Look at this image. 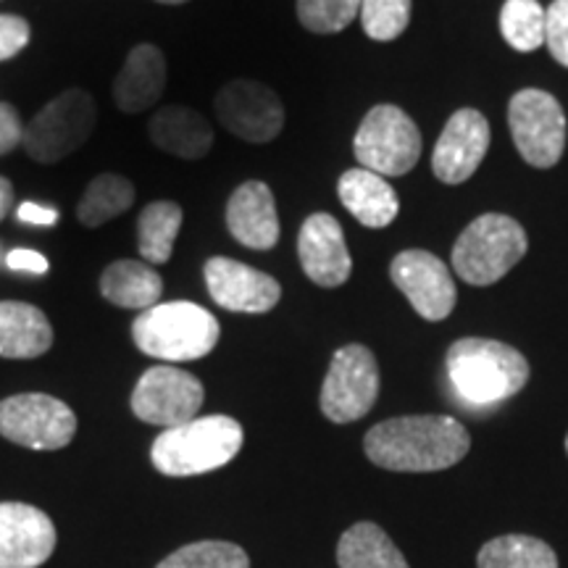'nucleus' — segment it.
<instances>
[{"label": "nucleus", "instance_id": "38", "mask_svg": "<svg viewBox=\"0 0 568 568\" xmlns=\"http://www.w3.org/2000/svg\"><path fill=\"white\" fill-rule=\"evenodd\" d=\"M159 3H166V6H180V3H187V0H159Z\"/></svg>", "mask_w": 568, "mask_h": 568}, {"label": "nucleus", "instance_id": "6", "mask_svg": "<svg viewBox=\"0 0 568 568\" xmlns=\"http://www.w3.org/2000/svg\"><path fill=\"white\" fill-rule=\"evenodd\" d=\"M98 124L95 98L88 90L71 88L48 101L42 109L24 124V140L21 148L34 163H59L77 153Z\"/></svg>", "mask_w": 568, "mask_h": 568}, {"label": "nucleus", "instance_id": "23", "mask_svg": "<svg viewBox=\"0 0 568 568\" xmlns=\"http://www.w3.org/2000/svg\"><path fill=\"white\" fill-rule=\"evenodd\" d=\"M101 295L116 308L148 311L161 303L163 280L145 261L119 258L103 268Z\"/></svg>", "mask_w": 568, "mask_h": 568}, {"label": "nucleus", "instance_id": "7", "mask_svg": "<svg viewBox=\"0 0 568 568\" xmlns=\"http://www.w3.org/2000/svg\"><path fill=\"white\" fill-rule=\"evenodd\" d=\"M422 132L406 111L379 103L366 113L353 138V153L361 169L379 176H403L422 159Z\"/></svg>", "mask_w": 568, "mask_h": 568}, {"label": "nucleus", "instance_id": "37", "mask_svg": "<svg viewBox=\"0 0 568 568\" xmlns=\"http://www.w3.org/2000/svg\"><path fill=\"white\" fill-rule=\"evenodd\" d=\"M17 203V193H13V184L9 176H0V222L13 211Z\"/></svg>", "mask_w": 568, "mask_h": 568}, {"label": "nucleus", "instance_id": "36", "mask_svg": "<svg viewBox=\"0 0 568 568\" xmlns=\"http://www.w3.org/2000/svg\"><path fill=\"white\" fill-rule=\"evenodd\" d=\"M17 219L19 222L32 224V226H55L59 224L61 213H59V209H53V205H45L38 201H24L17 209Z\"/></svg>", "mask_w": 568, "mask_h": 568}, {"label": "nucleus", "instance_id": "31", "mask_svg": "<svg viewBox=\"0 0 568 568\" xmlns=\"http://www.w3.org/2000/svg\"><path fill=\"white\" fill-rule=\"evenodd\" d=\"M410 0H364L361 24L376 42H389L408 30Z\"/></svg>", "mask_w": 568, "mask_h": 568}, {"label": "nucleus", "instance_id": "15", "mask_svg": "<svg viewBox=\"0 0 568 568\" xmlns=\"http://www.w3.org/2000/svg\"><path fill=\"white\" fill-rule=\"evenodd\" d=\"M489 151V122L477 109H458L447 119L432 153V172L443 184L471 180Z\"/></svg>", "mask_w": 568, "mask_h": 568}, {"label": "nucleus", "instance_id": "5", "mask_svg": "<svg viewBox=\"0 0 568 568\" xmlns=\"http://www.w3.org/2000/svg\"><path fill=\"white\" fill-rule=\"evenodd\" d=\"M529 251L527 230L506 213H481L453 245V272L471 287L500 282Z\"/></svg>", "mask_w": 568, "mask_h": 568}, {"label": "nucleus", "instance_id": "19", "mask_svg": "<svg viewBox=\"0 0 568 568\" xmlns=\"http://www.w3.org/2000/svg\"><path fill=\"white\" fill-rule=\"evenodd\" d=\"M169 84V63L161 48L142 42L134 45L113 80V105L138 116L159 105Z\"/></svg>", "mask_w": 568, "mask_h": 568}, {"label": "nucleus", "instance_id": "17", "mask_svg": "<svg viewBox=\"0 0 568 568\" xmlns=\"http://www.w3.org/2000/svg\"><path fill=\"white\" fill-rule=\"evenodd\" d=\"M55 527L40 508L0 503V568H38L53 556Z\"/></svg>", "mask_w": 568, "mask_h": 568}, {"label": "nucleus", "instance_id": "3", "mask_svg": "<svg viewBox=\"0 0 568 568\" xmlns=\"http://www.w3.org/2000/svg\"><path fill=\"white\" fill-rule=\"evenodd\" d=\"M222 326L203 305L190 301L159 303L140 311L132 324V339L140 353L163 364H184L209 355L219 343Z\"/></svg>", "mask_w": 568, "mask_h": 568}, {"label": "nucleus", "instance_id": "25", "mask_svg": "<svg viewBox=\"0 0 568 568\" xmlns=\"http://www.w3.org/2000/svg\"><path fill=\"white\" fill-rule=\"evenodd\" d=\"M184 211L174 201H153L138 216V253L151 266L169 264L180 237Z\"/></svg>", "mask_w": 568, "mask_h": 568}, {"label": "nucleus", "instance_id": "12", "mask_svg": "<svg viewBox=\"0 0 568 568\" xmlns=\"http://www.w3.org/2000/svg\"><path fill=\"white\" fill-rule=\"evenodd\" d=\"M213 111L234 138L264 145L284 130V105L272 88L258 80H232L213 98Z\"/></svg>", "mask_w": 568, "mask_h": 568}, {"label": "nucleus", "instance_id": "14", "mask_svg": "<svg viewBox=\"0 0 568 568\" xmlns=\"http://www.w3.org/2000/svg\"><path fill=\"white\" fill-rule=\"evenodd\" d=\"M203 276L211 301L232 314H268L282 297V284L272 274L226 255L205 261Z\"/></svg>", "mask_w": 568, "mask_h": 568}, {"label": "nucleus", "instance_id": "29", "mask_svg": "<svg viewBox=\"0 0 568 568\" xmlns=\"http://www.w3.org/2000/svg\"><path fill=\"white\" fill-rule=\"evenodd\" d=\"M155 568H251V558L234 542L203 539V542L184 545Z\"/></svg>", "mask_w": 568, "mask_h": 568}, {"label": "nucleus", "instance_id": "22", "mask_svg": "<svg viewBox=\"0 0 568 568\" xmlns=\"http://www.w3.org/2000/svg\"><path fill=\"white\" fill-rule=\"evenodd\" d=\"M53 326L45 311L24 301H0V355L11 361L40 358L51 351Z\"/></svg>", "mask_w": 568, "mask_h": 568}, {"label": "nucleus", "instance_id": "24", "mask_svg": "<svg viewBox=\"0 0 568 568\" xmlns=\"http://www.w3.org/2000/svg\"><path fill=\"white\" fill-rule=\"evenodd\" d=\"M337 564L339 568H410L387 531L372 521L353 524L339 537Z\"/></svg>", "mask_w": 568, "mask_h": 568}, {"label": "nucleus", "instance_id": "26", "mask_svg": "<svg viewBox=\"0 0 568 568\" xmlns=\"http://www.w3.org/2000/svg\"><path fill=\"white\" fill-rule=\"evenodd\" d=\"M134 184L122 174L103 172L92 176V182L84 190L80 203H77V222L98 230V226L113 222L132 209L134 203Z\"/></svg>", "mask_w": 568, "mask_h": 568}, {"label": "nucleus", "instance_id": "33", "mask_svg": "<svg viewBox=\"0 0 568 568\" xmlns=\"http://www.w3.org/2000/svg\"><path fill=\"white\" fill-rule=\"evenodd\" d=\"M32 30L17 13H0V63L11 61L30 45Z\"/></svg>", "mask_w": 568, "mask_h": 568}, {"label": "nucleus", "instance_id": "11", "mask_svg": "<svg viewBox=\"0 0 568 568\" xmlns=\"http://www.w3.org/2000/svg\"><path fill=\"white\" fill-rule=\"evenodd\" d=\"M203 397L205 389L197 376L172 364H161L140 376L130 406L140 422L161 426V429H174V426L197 418Z\"/></svg>", "mask_w": 568, "mask_h": 568}, {"label": "nucleus", "instance_id": "20", "mask_svg": "<svg viewBox=\"0 0 568 568\" xmlns=\"http://www.w3.org/2000/svg\"><path fill=\"white\" fill-rule=\"evenodd\" d=\"M148 134L159 151L182 161H201L213 148V126L190 105H163L148 122Z\"/></svg>", "mask_w": 568, "mask_h": 568}, {"label": "nucleus", "instance_id": "4", "mask_svg": "<svg viewBox=\"0 0 568 568\" xmlns=\"http://www.w3.org/2000/svg\"><path fill=\"white\" fill-rule=\"evenodd\" d=\"M245 432L232 416H201L163 429L151 447V460L166 477H197L234 460Z\"/></svg>", "mask_w": 568, "mask_h": 568}, {"label": "nucleus", "instance_id": "16", "mask_svg": "<svg viewBox=\"0 0 568 568\" xmlns=\"http://www.w3.org/2000/svg\"><path fill=\"white\" fill-rule=\"evenodd\" d=\"M297 258L303 274L324 290L343 287L353 274L343 226L332 213H311L297 234Z\"/></svg>", "mask_w": 568, "mask_h": 568}, {"label": "nucleus", "instance_id": "8", "mask_svg": "<svg viewBox=\"0 0 568 568\" xmlns=\"http://www.w3.org/2000/svg\"><path fill=\"white\" fill-rule=\"evenodd\" d=\"M508 126L518 155L535 169H552L566 151V113L550 92L518 90L508 103Z\"/></svg>", "mask_w": 568, "mask_h": 568}, {"label": "nucleus", "instance_id": "13", "mask_svg": "<svg viewBox=\"0 0 568 568\" xmlns=\"http://www.w3.org/2000/svg\"><path fill=\"white\" fill-rule=\"evenodd\" d=\"M389 276L426 322H445L456 308V282H453L450 268L435 253L418 251V247L397 253L389 264Z\"/></svg>", "mask_w": 568, "mask_h": 568}, {"label": "nucleus", "instance_id": "18", "mask_svg": "<svg viewBox=\"0 0 568 568\" xmlns=\"http://www.w3.org/2000/svg\"><path fill=\"white\" fill-rule=\"evenodd\" d=\"M226 230L251 251H272L280 243V213L266 182L247 180L234 190L226 203Z\"/></svg>", "mask_w": 568, "mask_h": 568}, {"label": "nucleus", "instance_id": "1", "mask_svg": "<svg viewBox=\"0 0 568 568\" xmlns=\"http://www.w3.org/2000/svg\"><path fill=\"white\" fill-rule=\"evenodd\" d=\"M471 437L453 416H397L372 426L364 450L374 466L387 471H443L466 458Z\"/></svg>", "mask_w": 568, "mask_h": 568}, {"label": "nucleus", "instance_id": "28", "mask_svg": "<svg viewBox=\"0 0 568 568\" xmlns=\"http://www.w3.org/2000/svg\"><path fill=\"white\" fill-rule=\"evenodd\" d=\"M500 32L514 51L531 53L545 45V9L539 0H506Z\"/></svg>", "mask_w": 568, "mask_h": 568}, {"label": "nucleus", "instance_id": "21", "mask_svg": "<svg viewBox=\"0 0 568 568\" xmlns=\"http://www.w3.org/2000/svg\"><path fill=\"white\" fill-rule=\"evenodd\" d=\"M339 203L358 224L368 230H385L400 213V197L385 176L368 172V169H347L337 182Z\"/></svg>", "mask_w": 568, "mask_h": 568}, {"label": "nucleus", "instance_id": "34", "mask_svg": "<svg viewBox=\"0 0 568 568\" xmlns=\"http://www.w3.org/2000/svg\"><path fill=\"white\" fill-rule=\"evenodd\" d=\"M24 140V124L11 103H0V155L17 151Z\"/></svg>", "mask_w": 568, "mask_h": 568}, {"label": "nucleus", "instance_id": "27", "mask_svg": "<svg viewBox=\"0 0 568 568\" xmlns=\"http://www.w3.org/2000/svg\"><path fill=\"white\" fill-rule=\"evenodd\" d=\"M479 568H558V556L548 542L527 535H503L481 545Z\"/></svg>", "mask_w": 568, "mask_h": 568}, {"label": "nucleus", "instance_id": "10", "mask_svg": "<svg viewBox=\"0 0 568 568\" xmlns=\"http://www.w3.org/2000/svg\"><path fill=\"white\" fill-rule=\"evenodd\" d=\"M0 435L30 450H61L77 435V416L53 395H11L0 400Z\"/></svg>", "mask_w": 568, "mask_h": 568}, {"label": "nucleus", "instance_id": "35", "mask_svg": "<svg viewBox=\"0 0 568 568\" xmlns=\"http://www.w3.org/2000/svg\"><path fill=\"white\" fill-rule=\"evenodd\" d=\"M6 266H9L11 272H24L34 276H45L48 268H51L45 255L30 251V247H17V251H11L6 255Z\"/></svg>", "mask_w": 568, "mask_h": 568}, {"label": "nucleus", "instance_id": "9", "mask_svg": "<svg viewBox=\"0 0 568 568\" xmlns=\"http://www.w3.org/2000/svg\"><path fill=\"white\" fill-rule=\"evenodd\" d=\"M379 366L366 345H345L332 355L322 385V414L332 424H351L364 418L379 397Z\"/></svg>", "mask_w": 568, "mask_h": 568}, {"label": "nucleus", "instance_id": "32", "mask_svg": "<svg viewBox=\"0 0 568 568\" xmlns=\"http://www.w3.org/2000/svg\"><path fill=\"white\" fill-rule=\"evenodd\" d=\"M545 42L552 59L568 69V0H552L545 11Z\"/></svg>", "mask_w": 568, "mask_h": 568}, {"label": "nucleus", "instance_id": "30", "mask_svg": "<svg viewBox=\"0 0 568 568\" xmlns=\"http://www.w3.org/2000/svg\"><path fill=\"white\" fill-rule=\"evenodd\" d=\"M364 0H297V19L308 32H343L361 13Z\"/></svg>", "mask_w": 568, "mask_h": 568}, {"label": "nucleus", "instance_id": "2", "mask_svg": "<svg viewBox=\"0 0 568 568\" xmlns=\"http://www.w3.org/2000/svg\"><path fill=\"white\" fill-rule=\"evenodd\" d=\"M445 366L460 400L477 408L510 400L529 382V361L500 339H456L447 347Z\"/></svg>", "mask_w": 568, "mask_h": 568}, {"label": "nucleus", "instance_id": "39", "mask_svg": "<svg viewBox=\"0 0 568 568\" xmlns=\"http://www.w3.org/2000/svg\"><path fill=\"white\" fill-rule=\"evenodd\" d=\"M566 453H568V435H566Z\"/></svg>", "mask_w": 568, "mask_h": 568}]
</instances>
